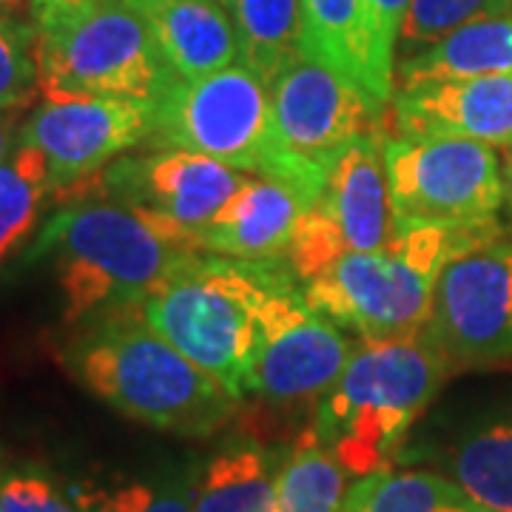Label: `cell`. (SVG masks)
Instances as JSON below:
<instances>
[{"mask_svg": "<svg viewBox=\"0 0 512 512\" xmlns=\"http://www.w3.org/2000/svg\"><path fill=\"white\" fill-rule=\"evenodd\" d=\"M248 180L245 171L183 148L120 157L63 202L109 200L134 211L160 237L200 251V234Z\"/></svg>", "mask_w": 512, "mask_h": 512, "instance_id": "ba28073f", "label": "cell"}, {"mask_svg": "<svg viewBox=\"0 0 512 512\" xmlns=\"http://www.w3.org/2000/svg\"><path fill=\"white\" fill-rule=\"evenodd\" d=\"M450 370L447 353L419 330L402 339H365L339 382L316 402L308 427L350 476L390 467L407 430L436 399Z\"/></svg>", "mask_w": 512, "mask_h": 512, "instance_id": "3957f363", "label": "cell"}, {"mask_svg": "<svg viewBox=\"0 0 512 512\" xmlns=\"http://www.w3.org/2000/svg\"><path fill=\"white\" fill-rule=\"evenodd\" d=\"M353 356V342L336 322L313 311L293 276L274 282L256 322L254 370L248 390L276 407L319 402Z\"/></svg>", "mask_w": 512, "mask_h": 512, "instance_id": "7c38bea8", "label": "cell"}, {"mask_svg": "<svg viewBox=\"0 0 512 512\" xmlns=\"http://www.w3.org/2000/svg\"><path fill=\"white\" fill-rule=\"evenodd\" d=\"M23 0H0V6H18Z\"/></svg>", "mask_w": 512, "mask_h": 512, "instance_id": "e575fe53", "label": "cell"}, {"mask_svg": "<svg viewBox=\"0 0 512 512\" xmlns=\"http://www.w3.org/2000/svg\"><path fill=\"white\" fill-rule=\"evenodd\" d=\"M305 205L288 185L254 174L200 234V251L239 262H285Z\"/></svg>", "mask_w": 512, "mask_h": 512, "instance_id": "e0dca14e", "label": "cell"}, {"mask_svg": "<svg viewBox=\"0 0 512 512\" xmlns=\"http://www.w3.org/2000/svg\"><path fill=\"white\" fill-rule=\"evenodd\" d=\"M393 231L495 220L507 200L493 146L461 137L384 134Z\"/></svg>", "mask_w": 512, "mask_h": 512, "instance_id": "9c48e42d", "label": "cell"}, {"mask_svg": "<svg viewBox=\"0 0 512 512\" xmlns=\"http://www.w3.org/2000/svg\"><path fill=\"white\" fill-rule=\"evenodd\" d=\"M148 140L151 109L117 97H55L20 128V143L46 157L57 200Z\"/></svg>", "mask_w": 512, "mask_h": 512, "instance_id": "5bb4252c", "label": "cell"}, {"mask_svg": "<svg viewBox=\"0 0 512 512\" xmlns=\"http://www.w3.org/2000/svg\"><path fill=\"white\" fill-rule=\"evenodd\" d=\"M504 194H507V202L512 208V146L510 154H507V165H504Z\"/></svg>", "mask_w": 512, "mask_h": 512, "instance_id": "836d02e7", "label": "cell"}, {"mask_svg": "<svg viewBox=\"0 0 512 512\" xmlns=\"http://www.w3.org/2000/svg\"><path fill=\"white\" fill-rule=\"evenodd\" d=\"M97 0H35V20L57 18V15H69L77 9H86Z\"/></svg>", "mask_w": 512, "mask_h": 512, "instance_id": "1f68e13d", "label": "cell"}, {"mask_svg": "<svg viewBox=\"0 0 512 512\" xmlns=\"http://www.w3.org/2000/svg\"><path fill=\"white\" fill-rule=\"evenodd\" d=\"M396 137H461L512 146V74L399 86L390 100Z\"/></svg>", "mask_w": 512, "mask_h": 512, "instance_id": "9a60e30c", "label": "cell"}, {"mask_svg": "<svg viewBox=\"0 0 512 512\" xmlns=\"http://www.w3.org/2000/svg\"><path fill=\"white\" fill-rule=\"evenodd\" d=\"M222 3H225V6H228V3H231V0H222Z\"/></svg>", "mask_w": 512, "mask_h": 512, "instance_id": "d590c367", "label": "cell"}, {"mask_svg": "<svg viewBox=\"0 0 512 512\" xmlns=\"http://www.w3.org/2000/svg\"><path fill=\"white\" fill-rule=\"evenodd\" d=\"M86 322L66 348V365L100 402L154 430L194 439L231 421L237 396L151 328L143 308H114Z\"/></svg>", "mask_w": 512, "mask_h": 512, "instance_id": "6da1fadb", "label": "cell"}, {"mask_svg": "<svg viewBox=\"0 0 512 512\" xmlns=\"http://www.w3.org/2000/svg\"><path fill=\"white\" fill-rule=\"evenodd\" d=\"M37 29L0 12V109H26L40 89Z\"/></svg>", "mask_w": 512, "mask_h": 512, "instance_id": "4316f807", "label": "cell"}, {"mask_svg": "<svg viewBox=\"0 0 512 512\" xmlns=\"http://www.w3.org/2000/svg\"><path fill=\"white\" fill-rule=\"evenodd\" d=\"M302 52L384 111L396 92V63L387 60L373 37L365 0H305Z\"/></svg>", "mask_w": 512, "mask_h": 512, "instance_id": "2e32d148", "label": "cell"}, {"mask_svg": "<svg viewBox=\"0 0 512 512\" xmlns=\"http://www.w3.org/2000/svg\"><path fill=\"white\" fill-rule=\"evenodd\" d=\"M382 128V111L348 80L302 55L271 86V131L256 174L288 185L311 211L348 146Z\"/></svg>", "mask_w": 512, "mask_h": 512, "instance_id": "52a82bcc", "label": "cell"}, {"mask_svg": "<svg viewBox=\"0 0 512 512\" xmlns=\"http://www.w3.org/2000/svg\"><path fill=\"white\" fill-rule=\"evenodd\" d=\"M493 74H512V15L473 20L419 52L404 55L396 66V89Z\"/></svg>", "mask_w": 512, "mask_h": 512, "instance_id": "d6986e66", "label": "cell"}, {"mask_svg": "<svg viewBox=\"0 0 512 512\" xmlns=\"http://www.w3.org/2000/svg\"><path fill=\"white\" fill-rule=\"evenodd\" d=\"M52 259L63 319L86 322L114 308H143L197 251L160 237L134 211L109 200H74L40 231L32 256Z\"/></svg>", "mask_w": 512, "mask_h": 512, "instance_id": "277c9868", "label": "cell"}, {"mask_svg": "<svg viewBox=\"0 0 512 512\" xmlns=\"http://www.w3.org/2000/svg\"><path fill=\"white\" fill-rule=\"evenodd\" d=\"M348 470L325 441L305 430L276 478V512H342Z\"/></svg>", "mask_w": 512, "mask_h": 512, "instance_id": "603a6c76", "label": "cell"}, {"mask_svg": "<svg viewBox=\"0 0 512 512\" xmlns=\"http://www.w3.org/2000/svg\"><path fill=\"white\" fill-rule=\"evenodd\" d=\"M0 512H83L37 473H0Z\"/></svg>", "mask_w": 512, "mask_h": 512, "instance_id": "f1b7e54d", "label": "cell"}, {"mask_svg": "<svg viewBox=\"0 0 512 512\" xmlns=\"http://www.w3.org/2000/svg\"><path fill=\"white\" fill-rule=\"evenodd\" d=\"M271 131V89L245 63L197 80H174L151 106V146L183 148L259 171Z\"/></svg>", "mask_w": 512, "mask_h": 512, "instance_id": "30bf717a", "label": "cell"}, {"mask_svg": "<svg viewBox=\"0 0 512 512\" xmlns=\"http://www.w3.org/2000/svg\"><path fill=\"white\" fill-rule=\"evenodd\" d=\"M55 194L49 163L37 148L18 143L0 163V265L18 248Z\"/></svg>", "mask_w": 512, "mask_h": 512, "instance_id": "cb8c5ba5", "label": "cell"}, {"mask_svg": "<svg viewBox=\"0 0 512 512\" xmlns=\"http://www.w3.org/2000/svg\"><path fill=\"white\" fill-rule=\"evenodd\" d=\"M279 467L274 453L256 444L222 450L194 484V512H276Z\"/></svg>", "mask_w": 512, "mask_h": 512, "instance_id": "44dd1931", "label": "cell"}, {"mask_svg": "<svg viewBox=\"0 0 512 512\" xmlns=\"http://www.w3.org/2000/svg\"><path fill=\"white\" fill-rule=\"evenodd\" d=\"M501 237L495 220L393 231L379 251H350L302 285L313 311L365 339H402L427 328L441 268Z\"/></svg>", "mask_w": 512, "mask_h": 512, "instance_id": "7a4b0ae2", "label": "cell"}, {"mask_svg": "<svg viewBox=\"0 0 512 512\" xmlns=\"http://www.w3.org/2000/svg\"><path fill=\"white\" fill-rule=\"evenodd\" d=\"M439 512H495V510H487V507H481V504L470 501V498H461V501H456V504L441 507Z\"/></svg>", "mask_w": 512, "mask_h": 512, "instance_id": "d6a6232c", "label": "cell"}, {"mask_svg": "<svg viewBox=\"0 0 512 512\" xmlns=\"http://www.w3.org/2000/svg\"><path fill=\"white\" fill-rule=\"evenodd\" d=\"M74 504L83 512H194V484H123L77 493Z\"/></svg>", "mask_w": 512, "mask_h": 512, "instance_id": "83f0119b", "label": "cell"}, {"mask_svg": "<svg viewBox=\"0 0 512 512\" xmlns=\"http://www.w3.org/2000/svg\"><path fill=\"white\" fill-rule=\"evenodd\" d=\"M148 20L168 66L180 80H197L239 60L234 18L222 0H123Z\"/></svg>", "mask_w": 512, "mask_h": 512, "instance_id": "ac0fdd59", "label": "cell"}, {"mask_svg": "<svg viewBox=\"0 0 512 512\" xmlns=\"http://www.w3.org/2000/svg\"><path fill=\"white\" fill-rule=\"evenodd\" d=\"M427 333L450 362L484 365L512 356V242L493 239L450 259L433 291Z\"/></svg>", "mask_w": 512, "mask_h": 512, "instance_id": "4fadbf2b", "label": "cell"}, {"mask_svg": "<svg viewBox=\"0 0 512 512\" xmlns=\"http://www.w3.org/2000/svg\"><path fill=\"white\" fill-rule=\"evenodd\" d=\"M23 111L26 109H0V163L15 151L18 128H23Z\"/></svg>", "mask_w": 512, "mask_h": 512, "instance_id": "4dcf8cb0", "label": "cell"}, {"mask_svg": "<svg viewBox=\"0 0 512 512\" xmlns=\"http://www.w3.org/2000/svg\"><path fill=\"white\" fill-rule=\"evenodd\" d=\"M365 3L370 29H373V37H376L382 55L396 63V46H399V35H402V23L413 0H365Z\"/></svg>", "mask_w": 512, "mask_h": 512, "instance_id": "f546056e", "label": "cell"}, {"mask_svg": "<svg viewBox=\"0 0 512 512\" xmlns=\"http://www.w3.org/2000/svg\"><path fill=\"white\" fill-rule=\"evenodd\" d=\"M285 262H239L197 251L143 302L151 328L242 402L254 370L256 322Z\"/></svg>", "mask_w": 512, "mask_h": 512, "instance_id": "5b68a950", "label": "cell"}, {"mask_svg": "<svg viewBox=\"0 0 512 512\" xmlns=\"http://www.w3.org/2000/svg\"><path fill=\"white\" fill-rule=\"evenodd\" d=\"M239 57L271 89L279 74L302 57L305 0H231Z\"/></svg>", "mask_w": 512, "mask_h": 512, "instance_id": "ffe728a7", "label": "cell"}, {"mask_svg": "<svg viewBox=\"0 0 512 512\" xmlns=\"http://www.w3.org/2000/svg\"><path fill=\"white\" fill-rule=\"evenodd\" d=\"M393 237L390 185L384 168V131L356 137L333 165L319 200L293 231L288 265L305 285L339 256L379 251Z\"/></svg>", "mask_w": 512, "mask_h": 512, "instance_id": "8fae6325", "label": "cell"}, {"mask_svg": "<svg viewBox=\"0 0 512 512\" xmlns=\"http://www.w3.org/2000/svg\"><path fill=\"white\" fill-rule=\"evenodd\" d=\"M512 15V0H413L402 23V57L419 52L473 20Z\"/></svg>", "mask_w": 512, "mask_h": 512, "instance_id": "484cf974", "label": "cell"}, {"mask_svg": "<svg viewBox=\"0 0 512 512\" xmlns=\"http://www.w3.org/2000/svg\"><path fill=\"white\" fill-rule=\"evenodd\" d=\"M467 495L453 478L424 470H376L362 476L345 495L342 512H439Z\"/></svg>", "mask_w": 512, "mask_h": 512, "instance_id": "d4e9b609", "label": "cell"}, {"mask_svg": "<svg viewBox=\"0 0 512 512\" xmlns=\"http://www.w3.org/2000/svg\"><path fill=\"white\" fill-rule=\"evenodd\" d=\"M450 476L470 501L512 512V419L470 430L450 453Z\"/></svg>", "mask_w": 512, "mask_h": 512, "instance_id": "7402d4cb", "label": "cell"}, {"mask_svg": "<svg viewBox=\"0 0 512 512\" xmlns=\"http://www.w3.org/2000/svg\"><path fill=\"white\" fill-rule=\"evenodd\" d=\"M37 83L55 97H117L154 106L177 80L148 20L123 0H97L37 20Z\"/></svg>", "mask_w": 512, "mask_h": 512, "instance_id": "8992f818", "label": "cell"}]
</instances>
